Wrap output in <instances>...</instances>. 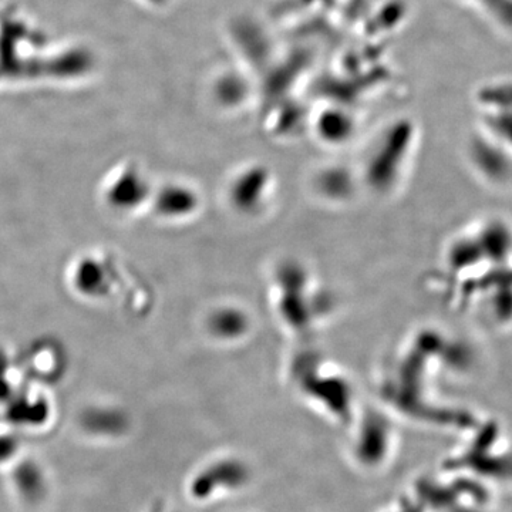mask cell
Here are the masks:
<instances>
[{"instance_id": "obj_1", "label": "cell", "mask_w": 512, "mask_h": 512, "mask_svg": "<svg viewBox=\"0 0 512 512\" xmlns=\"http://www.w3.org/2000/svg\"><path fill=\"white\" fill-rule=\"evenodd\" d=\"M501 32H512V0H470Z\"/></svg>"}]
</instances>
